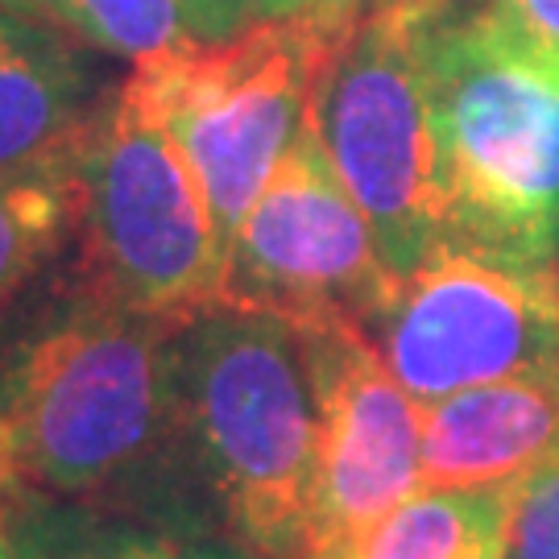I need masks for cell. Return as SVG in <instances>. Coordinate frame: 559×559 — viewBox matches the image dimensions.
<instances>
[{"label": "cell", "instance_id": "obj_1", "mask_svg": "<svg viewBox=\"0 0 559 559\" xmlns=\"http://www.w3.org/2000/svg\"><path fill=\"white\" fill-rule=\"evenodd\" d=\"M175 323L83 299L9 360L0 415L21 485L120 501L187 443Z\"/></svg>", "mask_w": 559, "mask_h": 559}, {"label": "cell", "instance_id": "obj_2", "mask_svg": "<svg viewBox=\"0 0 559 559\" xmlns=\"http://www.w3.org/2000/svg\"><path fill=\"white\" fill-rule=\"evenodd\" d=\"M440 245L510 265H559V62L493 9L427 38Z\"/></svg>", "mask_w": 559, "mask_h": 559}, {"label": "cell", "instance_id": "obj_3", "mask_svg": "<svg viewBox=\"0 0 559 559\" xmlns=\"http://www.w3.org/2000/svg\"><path fill=\"white\" fill-rule=\"evenodd\" d=\"M175 348L187 443L224 519L258 559H295L320 456V399L302 336L258 311L212 307Z\"/></svg>", "mask_w": 559, "mask_h": 559}, {"label": "cell", "instance_id": "obj_4", "mask_svg": "<svg viewBox=\"0 0 559 559\" xmlns=\"http://www.w3.org/2000/svg\"><path fill=\"white\" fill-rule=\"evenodd\" d=\"M353 17L253 21L233 38L141 59L120 87L175 138L224 245L307 129L316 80Z\"/></svg>", "mask_w": 559, "mask_h": 559}, {"label": "cell", "instance_id": "obj_5", "mask_svg": "<svg viewBox=\"0 0 559 559\" xmlns=\"http://www.w3.org/2000/svg\"><path fill=\"white\" fill-rule=\"evenodd\" d=\"M448 0H373L323 62L311 129L394 278L440 245L427 38Z\"/></svg>", "mask_w": 559, "mask_h": 559}, {"label": "cell", "instance_id": "obj_6", "mask_svg": "<svg viewBox=\"0 0 559 559\" xmlns=\"http://www.w3.org/2000/svg\"><path fill=\"white\" fill-rule=\"evenodd\" d=\"M83 299L187 323L221 307L228 245L175 138L120 92L80 162Z\"/></svg>", "mask_w": 559, "mask_h": 559}, {"label": "cell", "instance_id": "obj_7", "mask_svg": "<svg viewBox=\"0 0 559 559\" xmlns=\"http://www.w3.org/2000/svg\"><path fill=\"white\" fill-rule=\"evenodd\" d=\"M394 286L373 228L307 120L228 245L221 307L282 320L299 336L336 323L373 332Z\"/></svg>", "mask_w": 559, "mask_h": 559}, {"label": "cell", "instance_id": "obj_8", "mask_svg": "<svg viewBox=\"0 0 559 559\" xmlns=\"http://www.w3.org/2000/svg\"><path fill=\"white\" fill-rule=\"evenodd\" d=\"M390 373L419 402L559 373V265H510L436 245L373 323Z\"/></svg>", "mask_w": 559, "mask_h": 559}, {"label": "cell", "instance_id": "obj_9", "mask_svg": "<svg viewBox=\"0 0 559 559\" xmlns=\"http://www.w3.org/2000/svg\"><path fill=\"white\" fill-rule=\"evenodd\" d=\"M320 399V456L299 556L348 559L423 489V411L357 323L302 332Z\"/></svg>", "mask_w": 559, "mask_h": 559}, {"label": "cell", "instance_id": "obj_10", "mask_svg": "<svg viewBox=\"0 0 559 559\" xmlns=\"http://www.w3.org/2000/svg\"><path fill=\"white\" fill-rule=\"evenodd\" d=\"M559 452V373L460 390L423 411V489H510Z\"/></svg>", "mask_w": 559, "mask_h": 559}, {"label": "cell", "instance_id": "obj_11", "mask_svg": "<svg viewBox=\"0 0 559 559\" xmlns=\"http://www.w3.org/2000/svg\"><path fill=\"white\" fill-rule=\"evenodd\" d=\"M96 124L80 67L0 21V179L75 175Z\"/></svg>", "mask_w": 559, "mask_h": 559}, {"label": "cell", "instance_id": "obj_12", "mask_svg": "<svg viewBox=\"0 0 559 559\" xmlns=\"http://www.w3.org/2000/svg\"><path fill=\"white\" fill-rule=\"evenodd\" d=\"M510 489H423L348 559H506Z\"/></svg>", "mask_w": 559, "mask_h": 559}, {"label": "cell", "instance_id": "obj_13", "mask_svg": "<svg viewBox=\"0 0 559 559\" xmlns=\"http://www.w3.org/2000/svg\"><path fill=\"white\" fill-rule=\"evenodd\" d=\"M80 221L75 175L0 179V307L59 253L62 237Z\"/></svg>", "mask_w": 559, "mask_h": 559}, {"label": "cell", "instance_id": "obj_14", "mask_svg": "<svg viewBox=\"0 0 559 559\" xmlns=\"http://www.w3.org/2000/svg\"><path fill=\"white\" fill-rule=\"evenodd\" d=\"M25 559H258L249 547H228L175 526H141L92 514H46L25 531Z\"/></svg>", "mask_w": 559, "mask_h": 559}, {"label": "cell", "instance_id": "obj_15", "mask_svg": "<svg viewBox=\"0 0 559 559\" xmlns=\"http://www.w3.org/2000/svg\"><path fill=\"white\" fill-rule=\"evenodd\" d=\"M87 46L120 59H154L195 41L182 0H29Z\"/></svg>", "mask_w": 559, "mask_h": 559}, {"label": "cell", "instance_id": "obj_16", "mask_svg": "<svg viewBox=\"0 0 559 559\" xmlns=\"http://www.w3.org/2000/svg\"><path fill=\"white\" fill-rule=\"evenodd\" d=\"M506 559H559V452L510 489Z\"/></svg>", "mask_w": 559, "mask_h": 559}, {"label": "cell", "instance_id": "obj_17", "mask_svg": "<svg viewBox=\"0 0 559 559\" xmlns=\"http://www.w3.org/2000/svg\"><path fill=\"white\" fill-rule=\"evenodd\" d=\"M182 9L200 41L233 38L253 21L295 17V0H182Z\"/></svg>", "mask_w": 559, "mask_h": 559}, {"label": "cell", "instance_id": "obj_18", "mask_svg": "<svg viewBox=\"0 0 559 559\" xmlns=\"http://www.w3.org/2000/svg\"><path fill=\"white\" fill-rule=\"evenodd\" d=\"M489 9L531 50H539L543 59L559 62V0H493Z\"/></svg>", "mask_w": 559, "mask_h": 559}, {"label": "cell", "instance_id": "obj_19", "mask_svg": "<svg viewBox=\"0 0 559 559\" xmlns=\"http://www.w3.org/2000/svg\"><path fill=\"white\" fill-rule=\"evenodd\" d=\"M360 0H295V17H353Z\"/></svg>", "mask_w": 559, "mask_h": 559}, {"label": "cell", "instance_id": "obj_20", "mask_svg": "<svg viewBox=\"0 0 559 559\" xmlns=\"http://www.w3.org/2000/svg\"><path fill=\"white\" fill-rule=\"evenodd\" d=\"M17 460H13V443H9V427H4V415H0V506L4 498L17 489Z\"/></svg>", "mask_w": 559, "mask_h": 559}, {"label": "cell", "instance_id": "obj_21", "mask_svg": "<svg viewBox=\"0 0 559 559\" xmlns=\"http://www.w3.org/2000/svg\"><path fill=\"white\" fill-rule=\"evenodd\" d=\"M0 559H25V551H21L17 543L9 539V535H4V531H0Z\"/></svg>", "mask_w": 559, "mask_h": 559}]
</instances>
